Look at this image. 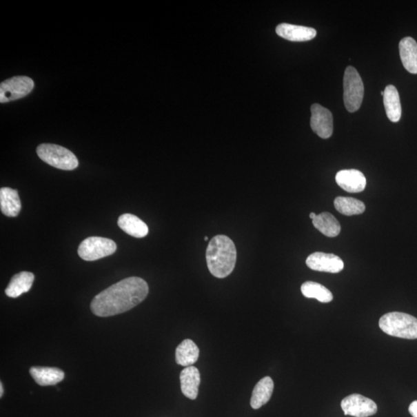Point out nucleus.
I'll list each match as a JSON object with an SVG mask.
<instances>
[{
	"label": "nucleus",
	"mask_w": 417,
	"mask_h": 417,
	"mask_svg": "<svg viewBox=\"0 0 417 417\" xmlns=\"http://www.w3.org/2000/svg\"><path fill=\"white\" fill-rule=\"evenodd\" d=\"M149 286L139 277L118 282L96 295L91 309L96 316L110 317L131 310L146 298Z\"/></svg>",
	"instance_id": "obj_1"
},
{
	"label": "nucleus",
	"mask_w": 417,
	"mask_h": 417,
	"mask_svg": "<svg viewBox=\"0 0 417 417\" xmlns=\"http://www.w3.org/2000/svg\"><path fill=\"white\" fill-rule=\"evenodd\" d=\"M209 271L217 278H227L233 272L236 262L234 243L225 235H217L212 239L207 249Z\"/></svg>",
	"instance_id": "obj_2"
},
{
	"label": "nucleus",
	"mask_w": 417,
	"mask_h": 417,
	"mask_svg": "<svg viewBox=\"0 0 417 417\" xmlns=\"http://www.w3.org/2000/svg\"><path fill=\"white\" fill-rule=\"evenodd\" d=\"M378 325L389 336L406 339L417 338V318L409 314L387 313L381 317Z\"/></svg>",
	"instance_id": "obj_3"
},
{
	"label": "nucleus",
	"mask_w": 417,
	"mask_h": 417,
	"mask_svg": "<svg viewBox=\"0 0 417 417\" xmlns=\"http://www.w3.org/2000/svg\"><path fill=\"white\" fill-rule=\"evenodd\" d=\"M37 153L43 162L57 169L74 170L79 164L74 154L61 145L42 144L37 147Z\"/></svg>",
	"instance_id": "obj_4"
},
{
	"label": "nucleus",
	"mask_w": 417,
	"mask_h": 417,
	"mask_svg": "<svg viewBox=\"0 0 417 417\" xmlns=\"http://www.w3.org/2000/svg\"><path fill=\"white\" fill-rule=\"evenodd\" d=\"M344 104L349 112L360 108L364 97V85L360 75L354 67L345 69L344 80Z\"/></svg>",
	"instance_id": "obj_5"
},
{
	"label": "nucleus",
	"mask_w": 417,
	"mask_h": 417,
	"mask_svg": "<svg viewBox=\"0 0 417 417\" xmlns=\"http://www.w3.org/2000/svg\"><path fill=\"white\" fill-rule=\"evenodd\" d=\"M116 249V243L111 239L91 236L81 242L78 253L81 259L94 261L113 254Z\"/></svg>",
	"instance_id": "obj_6"
},
{
	"label": "nucleus",
	"mask_w": 417,
	"mask_h": 417,
	"mask_svg": "<svg viewBox=\"0 0 417 417\" xmlns=\"http://www.w3.org/2000/svg\"><path fill=\"white\" fill-rule=\"evenodd\" d=\"M34 88V81L28 77L17 76L6 80L0 85V102L6 103L24 98Z\"/></svg>",
	"instance_id": "obj_7"
},
{
	"label": "nucleus",
	"mask_w": 417,
	"mask_h": 417,
	"mask_svg": "<svg viewBox=\"0 0 417 417\" xmlns=\"http://www.w3.org/2000/svg\"><path fill=\"white\" fill-rule=\"evenodd\" d=\"M345 415L355 417H369L377 412L376 403L360 394H352L345 397L341 403Z\"/></svg>",
	"instance_id": "obj_8"
},
{
	"label": "nucleus",
	"mask_w": 417,
	"mask_h": 417,
	"mask_svg": "<svg viewBox=\"0 0 417 417\" xmlns=\"http://www.w3.org/2000/svg\"><path fill=\"white\" fill-rule=\"evenodd\" d=\"M311 127L314 133L320 138L327 139L333 133V117L332 112L318 104L311 107Z\"/></svg>",
	"instance_id": "obj_9"
},
{
	"label": "nucleus",
	"mask_w": 417,
	"mask_h": 417,
	"mask_svg": "<svg viewBox=\"0 0 417 417\" xmlns=\"http://www.w3.org/2000/svg\"><path fill=\"white\" fill-rule=\"evenodd\" d=\"M306 265L312 270L336 274L344 268V262L339 256L333 254L316 252L309 256Z\"/></svg>",
	"instance_id": "obj_10"
},
{
	"label": "nucleus",
	"mask_w": 417,
	"mask_h": 417,
	"mask_svg": "<svg viewBox=\"0 0 417 417\" xmlns=\"http://www.w3.org/2000/svg\"><path fill=\"white\" fill-rule=\"evenodd\" d=\"M336 181L340 187L351 194L363 192L367 185V179L363 173L356 170L339 171Z\"/></svg>",
	"instance_id": "obj_11"
},
{
	"label": "nucleus",
	"mask_w": 417,
	"mask_h": 417,
	"mask_svg": "<svg viewBox=\"0 0 417 417\" xmlns=\"http://www.w3.org/2000/svg\"><path fill=\"white\" fill-rule=\"evenodd\" d=\"M276 33L284 39L293 42L309 41L317 35L314 28L289 23L279 24L276 28Z\"/></svg>",
	"instance_id": "obj_12"
},
{
	"label": "nucleus",
	"mask_w": 417,
	"mask_h": 417,
	"mask_svg": "<svg viewBox=\"0 0 417 417\" xmlns=\"http://www.w3.org/2000/svg\"><path fill=\"white\" fill-rule=\"evenodd\" d=\"M201 377L200 371L194 367L184 369L181 374L182 393L192 400L196 399Z\"/></svg>",
	"instance_id": "obj_13"
},
{
	"label": "nucleus",
	"mask_w": 417,
	"mask_h": 417,
	"mask_svg": "<svg viewBox=\"0 0 417 417\" xmlns=\"http://www.w3.org/2000/svg\"><path fill=\"white\" fill-rule=\"evenodd\" d=\"M30 374L41 387L54 386L65 377L63 370L54 367H31Z\"/></svg>",
	"instance_id": "obj_14"
},
{
	"label": "nucleus",
	"mask_w": 417,
	"mask_h": 417,
	"mask_svg": "<svg viewBox=\"0 0 417 417\" xmlns=\"http://www.w3.org/2000/svg\"><path fill=\"white\" fill-rule=\"evenodd\" d=\"M400 55L408 72L417 74V43L412 37L403 38L400 42Z\"/></svg>",
	"instance_id": "obj_15"
},
{
	"label": "nucleus",
	"mask_w": 417,
	"mask_h": 417,
	"mask_svg": "<svg viewBox=\"0 0 417 417\" xmlns=\"http://www.w3.org/2000/svg\"><path fill=\"white\" fill-rule=\"evenodd\" d=\"M34 274L28 272H22L12 278L5 293L8 297L16 298L30 290L33 285Z\"/></svg>",
	"instance_id": "obj_16"
},
{
	"label": "nucleus",
	"mask_w": 417,
	"mask_h": 417,
	"mask_svg": "<svg viewBox=\"0 0 417 417\" xmlns=\"http://www.w3.org/2000/svg\"><path fill=\"white\" fill-rule=\"evenodd\" d=\"M383 104L388 119L392 123H398L401 119L402 108L399 92L394 85H388L384 90Z\"/></svg>",
	"instance_id": "obj_17"
},
{
	"label": "nucleus",
	"mask_w": 417,
	"mask_h": 417,
	"mask_svg": "<svg viewBox=\"0 0 417 417\" xmlns=\"http://www.w3.org/2000/svg\"><path fill=\"white\" fill-rule=\"evenodd\" d=\"M274 384L271 377L263 378L256 383L250 399V406L254 409H258L265 405L271 400Z\"/></svg>",
	"instance_id": "obj_18"
},
{
	"label": "nucleus",
	"mask_w": 417,
	"mask_h": 417,
	"mask_svg": "<svg viewBox=\"0 0 417 417\" xmlns=\"http://www.w3.org/2000/svg\"><path fill=\"white\" fill-rule=\"evenodd\" d=\"M118 224L124 232L136 238H143L149 234V228L146 224L133 214H125L120 216Z\"/></svg>",
	"instance_id": "obj_19"
},
{
	"label": "nucleus",
	"mask_w": 417,
	"mask_h": 417,
	"mask_svg": "<svg viewBox=\"0 0 417 417\" xmlns=\"http://www.w3.org/2000/svg\"><path fill=\"white\" fill-rule=\"evenodd\" d=\"M0 207L2 213L10 217H15L21 210V201L18 192L8 187L0 190Z\"/></svg>",
	"instance_id": "obj_20"
},
{
	"label": "nucleus",
	"mask_w": 417,
	"mask_h": 417,
	"mask_svg": "<svg viewBox=\"0 0 417 417\" xmlns=\"http://www.w3.org/2000/svg\"><path fill=\"white\" fill-rule=\"evenodd\" d=\"M200 356V349L191 339H185L176 350V361L184 367H192Z\"/></svg>",
	"instance_id": "obj_21"
},
{
	"label": "nucleus",
	"mask_w": 417,
	"mask_h": 417,
	"mask_svg": "<svg viewBox=\"0 0 417 417\" xmlns=\"http://www.w3.org/2000/svg\"><path fill=\"white\" fill-rule=\"evenodd\" d=\"M313 225L328 237H336L341 232V226L336 218L327 212L317 215L312 220Z\"/></svg>",
	"instance_id": "obj_22"
},
{
	"label": "nucleus",
	"mask_w": 417,
	"mask_h": 417,
	"mask_svg": "<svg viewBox=\"0 0 417 417\" xmlns=\"http://www.w3.org/2000/svg\"><path fill=\"white\" fill-rule=\"evenodd\" d=\"M301 291L305 298H316L322 303H329L333 300V294L328 288L317 282H305Z\"/></svg>",
	"instance_id": "obj_23"
},
{
	"label": "nucleus",
	"mask_w": 417,
	"mask_h": 417,
	"mask_svg": "<svg viewBox=\"0 0 417 417\" xmlns=\"http://www.w3.org/2000/svg\"><path fill=\"white\" fill-rule=\"evenodd\" d=\"M334 205L340 214L345 216L362 214L365 210V204L362 201L352 197H337Z\"/></svg>",
	"instance_id": "obj_24"
},
{
	"label": "nucleus",
	"mask_w": 417,
	"mask_h": 417,
	"mask_svg": "<svg viewBox=\"0 0 417 417\" xmlns=\"http://www.w3.org/2000/svg\"><path fill=\"white\" fill-rule=\"evenodd\" d=\"M409 412L413 417H417V400L414 401L409 407Z\"/></svg>",
	"instance_id": "obj_25"
},
{
	"label": "nucleus",
	"mask_w": 417,
	"mask_h": 417,
	"mask_svg": "<svg viewBox=\"0 0 417 417\" xmlns=\"http://www.w3.org/2000/svg\"><path fill=\"white\" fill-rule=\"evenodd\" d=\"M3 392H4V390H3V383L1 382V383H0V396H1V397L3 396Z\"/></svg>",
	"instance_id": "obj_26"
},
{
	"label": "nucleus",
	"mask_w": 417,
	"mask_h": 417,
	"mask_svg": "<svg viewBox=\"0 0 417 417\" xmlns=\"http://www.w3.org/2000/svg\"><path fill=\"white\" fill-rule=\"evenodd\" d=\"M317 216V214H314V213H311L310 214V218L312 220H314V218H316Z\"/></svg>",
	"instance_id": "obj_27"
},
{
	"label": "nucleus",
	"mask_w": 417,
	"mask_h": 417,
	"mask_svg": "<svg viewBox=\"0 0 417 417\" xmlns=\"http://www.w3.org/2000/svg\"><path fill=\"white\" fill-rule=\"evenodd\" d=\"M204 241H208V236H205L204 237Z\"/></svg>",
	"instance_id": "obj_28"
},
{
	"label": "nucleus",
	"mask_w": 417,
	"mask_h": 417,
	"mask_svg": "<svg viewBox=\"0 0 417 417\" xmlns=\"http://www.w3.org/2000/svg\"><path fill=\"white\" fill-rule=\"evenodd\" d=\"M381 95L383 96L384 95V91L381 92Z\"/></svg>",
	"instance_id": "obj_29"
}]
</instances>
